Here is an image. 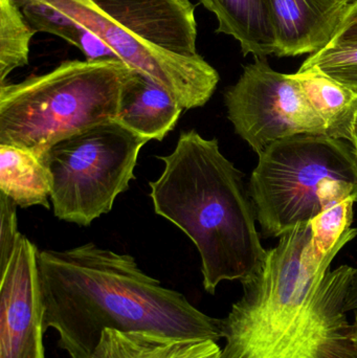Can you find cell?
Returning a JSON list of instances; mask_svg holds the SVG:
<instances>
[{
	"mask_svg": "<svg viewBox=\"0 0 357 358\" xmlns=\"http://www.w3.org/2000/svg\"><path fill=\"white\" fill-rule=\"evenodd\" d=\"M145 45L180 56L197 52L195 4L190 0H94Z\"/></svg>",
	"mask_w": 357,
	"mask_h": 358,
	"instance_id": "10",
	"label": "cell"
},
{
	"mask_svg": "<svg viewBox=\"0 0 357 358\" xmlns=\"http://www.w3.org/2000/svg\"><path fill=\"white\" fill-rule=\"evenodd\" d=\"M36 33L15 0H0V85L15 69L29 64Z\"/></svg>",
	"mask_w": 357,
	"mask_h": 358,
	"instance_id": "17",
	"label": "cell"
},
{
	"mask_svg": "<svg viewBox=\"0 0 357 358\" xmlns=\"http://www.w3.org/2000/svg\"><path fill=\"white\" fill-rule=\"evenodd\" d=\"M0 192L20 208H50L52 176L31 151L0 145Z\"/></svg>",
	"mask_w": 357,
	"mask_h": 358,
	"instance_id": "16",
	"label": "cell"
},
{
	"mask_svg": "<svg viewBox=\"0 0 357 358\" xmlns=\"http://www.w3.org/2000/svg\"><path fill=\"white\" fill-rule=\"evenodd\" d=\"M249 194L265 238H278L322 212L319 191L328 180L357 187V151L344 140L299 134L259 155Z\"/></svg>",
	"mask_w": 357,
	"mask_h": 358,
	"instance_id": "5",
	"label": "cell"
},
{
	"mask_svg": "<svg viewBox=\"0 0 357 358\" xmlns=\"http://www.w3.org/2000/svg\"><path fill=\"white\" fill-rule=\"evenodd\" d=\"M300 69H318L357 94V41L333 39L310 55Z\"/></svg>",
	"mask_w": 357,
	"mask_h": 358,
	"instance_id": "19",
	"label": "cell"
},
{
	"mask_svg": "<svg viewBox=\"0 0 357 358\" xmlns=\"http://www.w3.org/2000/svg\"><path fill=\"white\" fill-rule=\"evenodd\" d=\"M159 159L165 169L149 183L155 213L196 246L205 292L215 294L221 282L251 277L266 250L245 176L222 155L217 138L182 131L173 152Z\"/></svg>",
	"mask_w": 357,
	"mask_h": 358,
	"instance_id": "3",
	"label": "cell"
},
{
	"mask_svg": "<svg viewBox=\"0 0 357 358\" xmlns=\"http://www.w3.org/2000/svg\"><path fill=\"white\" fill-rule=\"evenodd\" d=\"M37 246L20 234L0 268V358H45Z\"/></svg>",
	"mask_w": 357,
	"mask_h": 358,
	"instance_id": "9",
	"label": "cell"
},
{
	"mask_svg": "<svg viewBox=\"0 0 357 358\" xmlns=\"http://www.w3.org/2000/svg\"><path fill=\"white\" fill-rule=\"evenodd\" d=\"M36 31L60 37L77 48L83 27L39 0H15Z\"/></svg>",
	"mask_w": 357,
	"mask_h": 358,
	"instance_id": "20",
	"label": "cell"
},
{
	"mask_svg": "<svg viewBox=\"0 0 357 358\" xmlns=\"http://www.w3.org/2000/svg\"><path fill=\"white\" fill-rule=\"evenodd\" d=\"M220 353L214 341L107 329L90 358H218Z\"/></svg>",
	"mask_w": 357,
	"mask_h": 358,
	"instance_id": "13",
	"label": "cell"
},
{
	"mask_svg": "<svg viewBox=\"0 0 357 358\" xmlns=\"http://www.w3.org/2000/svg\"><path fill=\"white\" fill-rule=\"evenodd\" d=\"M16 208L10 198L0 193V268L10 260L20 236Z\"/></svg>",
	"mask_w": 357,
	"mask_h": 358,
	"instance_id": "21",
	"label": "cell"
},
{
	"mask_svg": "<svg viewBox=\"0 0 357 358\" xmlns=\"http://www.w3.org/2000/svg\"><path fill=\"white\" fill-rule=\"evenodd\" d=\"M44 331L59 334L71 358H90L107 329L174 338H222L209 317L138 267L127 254L84 244L38 254Z\"/></svg>",
	"mask_w": 357,
	"mask_h": 358,
	"instance_id": "2",
	"label": "cell"
},
{
	"mask_svg": "<svg viewBox=\"0 0 357 358\" xmlns=\"http://www.w3.org/2000/svg\"><path fill=\"white\" fill-rule=\"evenodd\" d=\"M352 330H354V340L357 346V313L354 315V323H352Z\"/></svg>",
	"mask_w": 357,
	"mask_h": 358,
	"instance_id": "25",
	"label": "cell"
},
{
	"mask_svg": "<svg viewBox=\"0 0 357 358\" xmlns=\"http://www.w3.org/2000/svg\"><path fill=\"white\" fill-rule=\"evenodd\" d=\"M293 77L324 121L327 136L349 142L357 151L356 92L318 69H300Z\"/></svg>",
	"mask_w": 357,
	"mask_h": 358,
	"instance_id": "15",
	"label": "cell"
},
{
	"mask_svg": "<svg viewBox=\"0 0 357 358\" xmlns=\"http://www.w3.org/2000/svg\"><path fill=\"white\" fill-rule=\"evenodd\" d=\"M354 195H345L329 200L323 206L322 212L314 217L312 227V245L320 254L339 252L357 236V229H352Z\"/></svg>",
	"mask_w": 357,
	"mask_h": 358,
	"instance_id": "18",
	"label": "cell"
},
{
	"mask_svg": "<svg viewBox=\"0 0 357 358\" xmlns=\"http://www.w3.org/2000/svg\"><path fill=\"white\" fill-rule=\"evenodd\" d=\"M147 143L115 121L52 145L40 159L52 176L54 216L88 227L110 212L117 196L136 179L138 155Z\"/></svg>",
	"mask_w": 357,
	"mask_h": 358,
	"instance_id": "6",
	"label": "cell"
},
{
	"mask_svg": "<svg viewBox=\"0 0 357 358\" xmlns=\"http://www.w3.org/2000/svg\"><path fill=\"white\" fill-rule=\"evenodd\" d=\"M218 20L217 33L232 36L243 56L275 55L276 42L266 0H199Z\"/></svg>",
	"mask_w": 357,
	"mask_h": 358,
	"instance_id": "14",
	"label": "cell"
},
{
	"mask_svg": "<svg viewBox=\"0 0 357 358\" xmlns=\"http://www.w3.org/2000/svg\"><path fill=\"white\" fill-rule=\"evenodd\" d=\"M221 320L218 358H357L346 296L354 267L312 248L309 223L281 236Z\"/></svg>",
	"mask_w": 357,
	"mask_h": 358,
	"instance_id": "1",
	"label": "cell"
},
{
	"mask_svg": "<svg viewBox=\"0 0 357 358\" xmlns=\"http://www.w3.org/2000/svg\"><path fill=\"white\" fill-rule=\"evenodd\" d=\"M138 71L119 58L68 60L48 73L0 85V145L39 159L48 148L94 126L117 121Z\"/></svg>",
	"mask_w": 357,
	"mask_h": 358,
	"instance_id": "4",
	"label": "cell"
},
{
	"mask_svg": "<svg viewBox=\"0 0 357 358\" xmlns=\"http://www.w3.org/2000/svg\"><path fill=\"white\" fill-rule=\"evenodd\" d=\"M235 132L258 155L270 144L299 134L327 136L326 126L293 75L255 58L224 92Z\"/></svg>",
	"mask_w": 357,
	"mask_h": 358,
	"instance_id": "7",
	"label": "cell"
},
{
	"mask_svg": "<svg viewBox=\"0 0 357 358\" xmlns=\"http://www.w3.org/2000/svg\"><path fill=\"white\" fill-rule=\"evenodd\" d=\"M337 1L342 2V3L348 4V6H350V4L354 3V2H356L357 0H337Z\"/></svg>",
	"mask_w": 357,
	"mask_h": 358,
	"instance_id": "26",
	"label": "cell"
},
{
	"mask_svg": "<svg viewBox=\"0 0 357 358\" xmlns=\"http://www.w3.org/2000/svg\"><path fill=\"white\" fill-rule=\"evenodd\" d=\"M77 48L81 50L85 60L94 61L104 58H117L115 52L94 34L84 29Z\"/></svg>",
	"mask_w": 357,
	"mask_h": 358,
	"instance_id": "22",
	"label": "cell"
},
{
	"mask_svg": "<svg viewBox=\"0 0 357 358\" xmlns=\"http://www.w3.org/2000/svg\"><path fill=\"white\" fill-rule=\"evenodd\" d=\"M333 39L357 41V1L348 6L347 12Z\"/></svg>",
	"mask_w": 357,
	"mask_h": 358,
	"instance_id": "23",
	"label": "cell"
},
{
	"mask_svg": "<svg viewBox=\"0 0 357 358\" xmlns=\"http://www.w3.org/2000/svg\"><path fill=\"white\" fill-rule=\"evenodd\" d=\"M100 38L115 56L167 90L184 110L205 106L219 73L201 55L180 56L145 45L111 19L94 0H39Z\"/></svg>",
	"mask_w": 357,
	"mask_h": 358,
	"instance_id": "8",
	"label": "cell"
},
{
	"mask_svg": "<svg viewBox=\"0 0 357 358\" xmlns=\"http://www.w3.org/2000/svg\"><path fill=\"white\" fill-rule=\"evenodd\" d=\"M184 107L140 73L124 92L117 121L146 141H163L177 125Z\"/></svg>",
	"mask_w": 357,
	"mask_h": 358,
	"instance_id": "12",
	"label": "cell"
},
{
	"mask_svg": "<svg viewBox=\"0 0 357 358\" xmlns=\"http://www.w3.org/2000/svg\"><path fill=\"white\" fill-rule=\"evenodd\" d=\"M346 311H354L357 313V268H354L351 282L348 288L347 296H346Z\"/></svg>",
	"mask_w": 357,
	"mask_h": 358,
	"instance_id": "24",
	"label": "cell"
},
{
	"mask_svg": "<svg viewBox=\"0 0 357 358\" xmlns=\"http://www.w3.org/2000/svg\"><path fill=\"white\" fill-rule=\"evenodd\" d=\"M266 4L277 57L312 55L324 48L349 6L337 0H266Z\"/></svg>",
	"mask_w": 357,
	"mask_h": 358,
	"instance_id": "11",
	"label": "cell"
},
{
	"mask_svg": "<svg viewBox=\"0 0 357 358\" xmlns=\"http://www.w3.org/2000/svg\"><path fill=\"white\" fill-rule=\"evenodd\" d=\"M356 138H357V117H356Z\"/></svg>",
	"mask_w": 357,
	"mask_h": 358,
	"instance_id": "27",
	"label": "cell"
}]
</instances>
